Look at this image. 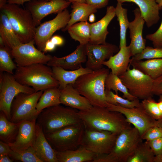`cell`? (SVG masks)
I'll list each match as a JSON object with an SVG mask.
<instances>
[{
  "label": "cell",
  "instance_id": "6da1fadb",
  "mask_svg": "<svg viewBox=\"0 0 162 162\" xmlns=\"http://www.w3.org/2000/svg\"><path fill=\"white\" fill-rule=\"evenodd\" d=\"M85 128L94 130H106L119 134L132 128L124 116L118 112L106 107L92 106L78 111Z\"/></svg>",
  "mask_w": 162,
  "mask_h": 162
},
{
  "label": "cell",
  "instance_id": "7a4b0ae2",
  "mask_svg": "<svg viewBox=\"0 0 162 162\" xmlns=\"http://www.w3.org/2000/svg\"><path fill=\"white\" fill-rule=\"evenodd\" d=\"M110 72L104 68L93 70L79 76L73 86L92 106L106 107L105 81Z\"/></svg>",
  "mask_w": 162,
  "mask_h": 162
},
{
  "label": "cell",
  "instance_id": "3957f363",
  "mask_svg": "<svg viewBox=\"0 0 162 162\" xmlns=\"http://www.w3.org/2000/svg\"><path fill=\"white\" fill-rule=\"evenodd\" d=\"M14 75L18 82L32 87L35 92L59 86L58 82L53 76L52 68L43 64L17 65Z\"/></svg>",
  "mask_w": 162,
  "mask_h": 162
},
{
  "label": "cell",
  "instance_id": "277c9868",
  "mask_svg": "<svg viewBox=\"0 0 162 162\" xmlns=\"http://www.w3.org/2000/svg\"><path fill=\"white\" fill-rule=\"evenodd\" d=\"M81 122L78 111L60 105L44 109L40 113L36 119V123L41 127L44 134Z\"/></svg>",
  "mask_w": 162,
  "mask_h": 162
},
{
  "label": "cell",
  "instance_id": "5b68a950",
  "mask_svg": "<svg viewBox=\"0 0 162 162\" xmlns=\"http://www.w3.org/2000/svg\"><path fill=\"white\" fill-rule=\"evenodd\" d=\"M139 131L135 127L124 130L118 135L111 152L97 155L93 162H127L136 148L143 141Z\"/></svg>",
  "mask_w": 162,
  "mask_h": 162
},
{
  "label": "cell",
  "instance_id": "8992f818",
  "mask_svg": "<svg viewBox=\"0 0 162 162\" xmlns=\"http://www.w3.org/2000/svg\"><path fill=\"white\" fill-rule=\"evenodd\" d=\"M19 5L8 3L1 9L7 16L13 29L22 43L34 40L36 27L30 12Z\"/></svg>",
  "mask_w": 162,
  "mask_h": 162
},
{
  "label": "cell",
  "instance_id": "52a82bcc",
  "mask_svg": "<svg viewBox=\"0 0 162 162\" xmlns=\"http://www.w3.org/2000/svg\"><path fill=\"white\" fill-rule=\"evenodd\" d=\"M85 129V126L82 122L44 135L55 151L73 150L81 145Z\"/></svg>",
  "mask_w": 162,
  "mask_h": 162
},
{
  "label": "cell",
  "instance_id": "ba28073f",
  "mask_svg": "<svg viewBox=\"0 0 162 162\" xmlns=\"http://www.w3.org/2000/svg\"><path fill=\"white\" fill-rule=\"evenodd\" d=\"M43 92L40 91L31 94L21 93L17 94L11 104L10 121L18 123L37 119L40 112L37 111L36 106Z\"/></svg>",
  "mask_w": 162,
  "mask_h": 162
},
{
  "label": "cell",
  "instance_id": "9c48e42d",
  "mask_svg": "<svg viewBox=\"0 0 162 162\" xmlns=\"http://www.w3.org/2000/svg\"><path fill=\"white\" fill-rule=\"evenodd\" d=\"M32 87L18 82L14 75L0 72V111L10 119V107L14 98L21 93L31 94L35 92Z\"/></svg>",
  "mask_w": 162,
  "mask_h": 162
},
{
  "label": "cell",
  "instance_id": "30bf717a",
  "mask_svg": "<svg viewBox=\"0 0 162 162\" xmlns=\"http://www.w3.org/2000/svg\"><path fill=\"white\" fill-rule=\"evenodd\" d=\"M119 77L130 93L142 100L152 98L153 80L150 77L134 68H130Z\"/></svg>",
  "mask_w": 162,
  "mask_h": 162
},
{
  "label": "cell",
  "instance_id": "8fae6325",
  "mask_svg": "<svg viewBox=\"0 0 162 162\" xmlns=\"http://www.w3.org/2000/svg\"><path fill=\"white\" fill-rule=\"evenodd\" d=\"M118 134L106 130H94L85 128L81 145L97 155L110 153Z\"/></svg>",
  "mask_w": 162,
  "mask_h": 162
},
{
  "label": "cell",
  "instance_id": "7c38bea8",
  "mask_svg": "<svg viewBox=\"0 0 162 162\" xmlns=\"http://www.w3.org/2000/svg\"><path fill=\"white\" fill-rule=\"evenodd\" d=\"M67 9L57 14L53 19L41 23L36 27L34 40L37 49L43 52L46 42L57 31L64 28L70 19Z\"/></svg>",
  "mask_w": 162,
  "mask_h": 162
},
{
  "label": "cell",
  "instance_id": "4fadbf2b",
  "mask_svg": "<svg viewBox=\"0 0 162 162\" xmlns=\"http://www.w3.org/2000/svg\"><path fill=\"white\" fill-rule=\"evenodd\" d=\"M34 39L28 42L21 43L13 48L11 54L17 66H26L37 63L47 64L52 56L46 55L34 46Z\"/></svg>",
  "mask_w": 162,
  "mask_h": 162
},
{
  "label": "cell",
  "instance_id": "5bb4252c",
  "mask_svg": "<svg viewBox=\"0 0 162 162\" xmlns=\"http://www.w3.org/2000/svg\"><path fill=\"white\" fill-rule=\"evenodd\" d=\"M106 108L122 114L126 121L138 130L141 138L149 128L155 125L156 120L150 116L140 105L133 108H127L107 102Z\"/></svg>",
  "mask_w": 162,
  "mask_h": 162
},
{
  "label": "cell",
  "instance_id": "9a60e30c",
  "mask_svg": "<svg viewBox=\"0 0 162 162\" xmlns=\"http://www.w3.org/2000/svg\"><path fill=\"white\" fill-rule=\"evenodd\" d=\"M71 3L65 0H32L27 2L26 9L31 13L36 27L45 16L58 14L66 9Z\"/></svg>",
  "mask_w": 162,
  "mask_h": 162
},
{
  "label": "cell",
  "instance_id": "2e32d148",
  "mask_svg": "<svg viewBox=\"0 0 162 162\" xmlns=\"http://www.w3.org/2000/svg\"><path fill=\"white\" fill-rule=\"evenodd\" d=\"M85 50L88 58L86 67L94 70L103 68V62L117 52L119 48L115 44L107 43L99 45L89 43L85 45Z\"/></svg>",
  "mask_w": 162,
  "mask_h": 162
},
{
  "label": "cell",
  "instance_id": "e0dca14e",
  "mask_svg": "<svg viewBox=\"0 0 162 162\" xmlns=\"http://www.w3.org/2000/svg\"><path fill=\"white\" fill-rule=\"evenodd\" d=\"M133 12L134 19L133 21L130 22L128 27L131 39L129 46L132 57L142 51L146 47V41L142 36L145 20L139 8H135Z\"/></svg>",
  "mask_w": 162,
  "mask_h": 162
},
{
  "label": "cell",
  "instance_id": "ac0fdd59",
  "mask_svg": "<svg viewBox=\"0 0 162 162\" xmlns=\"http://www.w3.org/2000/svg\"><path fill=\"white\" fill-rule=\"evenodd\" d=\"M85 45L80 44L70 54L62 57L52 56L47 63L50 67H59L67 70H74L80 68L86 62Z\"/></svg>",
  "mask_w": 162,
  "mask_h": 162
},
{
  "label": "cell",
  "instance_id": "d6986e66",
  "mask_svg": "<svg viewBox=\"0 0 162 162\" xmlns=\"http://www.w3.org/2000/svg\"><path fill=\"white\" fill-rule=\"evenodd\" d=\"M18 123L19 132L16 139L13 143L8 144L14 151L26 149L31 146L35 136L36 119Z\"/></svg>",
  "mask_w": 162,
  "mask_h": 162
},
{
  "label": "cell",
  "instance_id": "ffe728a7",
  "mask_svg": "<svg viewBox=\"0 0 162 162\" xmlns=\"http://www.w3.org/2000/svg\"><path fill=\"white\" fill-rule=\"evenodd\" d=\"M116 16L115 8L113 6H109L104 17L98 22L90 24V43L99 45L106 43V38L109 33L108 26Z\"/></svg>",
  "mask_w": 162,
  "mask_h": 162
},
{
  "label": "cell",
  "instance_id": "44dd1931",
  "mask_svg": "<svg viewBox=\"0 0 162 162\" xmlns=\"http://www.w3.org/2000/svg\"><path fill=\"white\" fill-rule=\"evenodd\" d=\"M32 146L42 162H58L55 151L47 140L41 127L37 123L35 138Z\"/></svg>",
  "mask_w": 162,
  "mask_h": 162
},
{
  "label": "cell",
  "instance_id": "7402d4cb",
  "mask_svg": "<svg viewBox=\"0 0 162 162\" xmlns=\"http://www.w3.org/2000/svg\"><path fill=\"white\" fill-rule=\"evenodd\" d=\"M60 90L61 104L79 110L88 109L93 106L87 99L74 88L72 84L68 85Z\"/></svg>",
  "mask_w": 162,
  "mask_h": 162
},
{
  "label": "cell",
  "instance_id": "603a6c76",
  "mask_svg": "<svg viewBox=\"0 0 162 162\" xmlns=\"http://www.w3.org/2000/svg\"><path fill=\"white\" fill-rule=\"evenodd\" d=\"M131 56L129 46H123L119 49L116 54L111 56L103 64L110 69L112 74L119 76L127 70L130 65Z\"/></svg>",
  "mask_w": 162,
  "mask_h": 162
},
{
  "label": "cell",
  "instance_id": "cb8c5ba5",
  "mask_svg": "<svg viewBox=\"0 0 162 162\" xmlns=\"http://www.w3.org/2000/svg\"><path fill=\"white\" fill-rule=\"evenodd\" d=\"M122 4L124 2H132L139 7L142 16L148 28L157 23L160 20L159 10L155 0H116Z\"/></svg>",
  "mask_w": 162,
  "mask_h": 162
},
{
  "label": "cell",
  "instance_id": "d4e9b609",
  "mask_svg": "<svg viewBox=\"0 0 162 162\" xmlns=\"http://www.w3.org/2000/svg\"><path fill=\"white\" fill-rule=\"evenodd\" d=\"M53 76L58 82V88L60 90L68 85H73L77 79L80 76L91 72L93 70L82 66L74 70H67L59 67H52Z\"/></svg>",
  "mask_w": 162,
  "mask_h": 162
},
{
  "label": "cell",
  "instance_id": "484cf974",
  "mask_svg": "<svg viewBox=\"0 0 162 162\" xmlns=\"http://www.w3.org/2000/svg\"><path fill=\"white\" fill-rule=\"evenodd\" d=\"M55 151L58 162H92L97 155L82 145L75 150Z\"/></svg>",
  "mask_w": 162,
  "mask_h": 162
},
{
  "label": "cell",
  "instance_id": "4316f807",
  "mask_svg": "<svg viewBox=\"0 0 162 162\" xmlns=\"http://www.w3.org/2000/svg\"><path fill=\"white\" fill-rule=\"evenodd\" d=\"M72 3L70 19L66 26L62 29L63 32L67 30L70 26L78 22L87 21L90 15L97 11L96 8L86 3Z\"/></svg>",
  "mask_w": 162,
  "mask_h": 162
},
{
  "label": "cell",
  "instance_id": "83f0119b",
  "mask_svg": "<svg viewBox=\"0 0 162 162\" xmlns=\"http://www.w3.org/2000/svg\"><path fill=\"white\" fill-rule=\"evenodd\" d=\"M0 38L3 41L4 46L10 51L22 43L13 29L7 16L2 11L0 15Z\"/></svg>",
  "mask_w": 162,
  "mask_h": 162
},
{
  "label": "cell",
  "instance_id": "f1b7e54d",
  "mask_svg": "<svg viewBox=\"0 0 162 162\" xmlns=\"http://www.w3.org/2000/svg\"><path fill=\"white\" fill-rule=\"evenodd\" d=\"M130 65L154 80L162 75V58L131 62Z\"/></svg>",
  "mask_w": 162,
  "mask_h": 162
},
{
  "label": "cell",
  "instance_id": "f546056e",
  "mask_svg": "<svg viewBox=\"0 0 162 162\" xmlns=\"http://www.w3.org/2000/svg\"><path fill=\"white\" fill-rule=\"evenodd\" d=\"M19 123L9 120L2 112L0 113V140L10 144L14 142L19 132Z\"/></svg>",
  "mask_w": 162,
  "mask_h": 162
},
{
  "label": "cell",
  "instance_id": "4dcf8cb0",
  "mask_svg": "<svg viewBox=\"0 0 162 162\" xmlns=\"http://www.w3.org/2000/svg\"><path fill=\"white\" fill-rule=\"evenodd\" d=\"M90 24L86 22L75 23L68 29L71 38L80 44L86 45L90 40Z\"/></svg>",
  "mask_w": 162,
  "mask_h": 162
},
{
  "label": "cell",
  "instance_id": "1f68e13d",
  "mask_svg": "<svg viewBox=\"0 0 162 162\" xmlns=\"http://www.w3.org/2000/svg\"><path fill=\"white\" fill-rule=\"evenodd\" d=\"M60 90L58 88H51L45 90L40 98L36 106L40 112L44 109L60 105Z\"/></svg>",
  "mask_w": 162,
  "mask_h": 162
},
{
  "label": "cell",
  "instance_id": "d6a6232c",
  "mask_svg": "<svg viewBox=\"0 0 162 162\" xmlns=\"http://www.w3.org/2000/svg\"><path fill=\"white\" fill-rule=\"evenodd\" d=\"M105 87L106 89L114 91L117 94H118V91L122 92L123 94V97L130 100H133L137 98L130 93L119 76L111 72L106 78Z\"/></svg>",
  "mask_w": 162,
  "mask_h": 162
},
{
  "label": "cell",
  "instance_id": "836d02e7",
  "mask_svg": "<svg viewBox=\"0 0 162 162\" xmlns=\"http://www.w3.org/2000/svg\"><path fill=\"white\" fill-rule=\"evenodd\" d=\"M155 155L147 141H142L137 147L127 162H154Z\"/></svg>",
  "mask_w": 162,
  "mask_h": 162
},
{
  "label": "cell",
  "instance_id": "e575fe53",
  "mask_svg": "<svg viewBox=\"0 0 162 162\" xmlns=\"http://www.w3.org/2000/svg\"><path fill=\"white\" fill-rule=\"evenodd\" d=\"M122 4L117 2L115 8L116 15L120 26L119 49L122 47L127 46L126 33L128 28L129 22L128 16L127 9L123 8Z\"/></svg>",
  "mask_w": 162,
  "mask_h": 162
},
{
  "label": "cell",
  "instance_id": "d590c367",
  "mask_svg": "<svg viewBox=\"0 0 162 162\" xmlns=\"http://www.w3.org/2000/svg\"><path fill=\"white\" fill-rule=\"evenodd\" d=\"M105 93L106 101L111 104L119 105L127 108H133L139 106V99L136 98L133 100H130L114 93L111 90L105 89Z\"/></svg>",
  "mask_w": 162,
  "mask_h": 162
},
{
  "label": "cell",
  "instance_id": "8d00e7d4",
  "mask_svg": "<svg viewBox=\"0 0 162 162\" xmlns=\"http://www.w3.org/2000/svg\"><path fill=\"white\" fill-rule=\"evenodd\" d=\"M11 51L4 46H0V71L14 75L17 65L13 61Z\"/></svg>",
  "mask_w": 162,
  "mask_h": 162
},
{
  "label": "cell",
  "instance_id": "74e56055",
  "mask_svg": "<svg viewBox=\"0 0 162 162\" xmlns=\"http://www.w3.org/2000/svg\"><path fill=\"white\" fill-rule=\"evenodd\" d=\"M8 155L14 160L23 162H42L37 156L32 146L23 150H11Z\"/></svg>",
  "mask_w": 162,
  "mask_h": 162
},
{
  "label": "cell",
  "instance_id": "f35d334b",
  "mask_svg": "<svg viewBox=\"0 0 162 162\" xmlns=\"http://www.w3.org/2000/svg\"><path fill=\"white\" fill-rule=\"evenodd\" d=\"M140 106L154 119L157 120L162 118V112L158 107L157 102L152 97L142 100Z\"/></svg>",
  "mask_w": 162,
  "mask_h": 162
},
{
  "label": "cell",
  "instance_id": "ab89813d",
  "mask_svg": "<svg viewBox=\"0 0 162 162\" xmlns=\"http://www.w3.org/2000/svg\"><path fill=\"white\" fill-rule=\"evenodd\" d=\"M160 58H162V48L147 46L141 52L133 56L130 62L142 59Z\"/></svg>",
  "mask_w": 162,
  "mask_h": 162
},
{
  "label": "cell",
  "instance_id": "60d3db41",
  "mask_svg": "<svg viewBox=\"0 0 162 162\" xmlns=\"http://www.w3.org/2000/svg\"><path fill=\"white\" fill-rule=\"evenodd\" d=\"M146 38L152 41L154 47L162 48V20L157 30L153 33L146 35Z\"/></svg>",
  "mask_w": 162,
  "mask_h": 162
},
{
  "label": "cell",
  "instance_id": "b9f144b4",
  "mask_svg": "<svg viewBox=\"0 0 162 162\" xmlns=\"http://www.w3.org/2000/svg\"><path fill=\"white\" fill-rule=\"evenodd\" d=\"M162 137V129L155 125L149 128L142 136L143 140L149 141Z\"/></svg>",
  "mask_w": 162,
  "mask_h": 162
},
{
  "label": "cell",
  "instance_id": "7bdbcfd3",
  "mask_svg": "<svg viewBox=\"0 0 162 162\" xmlns=\"http://www.w3.org/2000/svg\"><path fill=\"white\" fill-rule=\"evenodd\" d=\"M147 142L155 156L162 154V137Z\"/></svg>",
  "mask_w": 162,
  "mask_h": 162
},
{
  "label": "cell",
  "instance_id": "ee69618b",
  "mask_svg": "<svg viewBox=\"0 0 162 162\" xmlns=\"http://www.w3.org/2000/svg\"><path fill=\"white\" fill-rule=\"evenodd\" d=\"M152 92L153 95H162V75L153 80Z\"/></svg>",
  "mask_w": 162,
  "mask_h": 162
},
{
  "label": "cell",
  "instance_id": "f6af8a7d",
  "mask_svg": "<svg viewBox=\"0 0 162 162\" xmlns=\"http://www.w3.org/2000/svg\"><path fill=\"white\" fill-rule=\"evenodd\" d=\"M109 0H85V3L100 9L106 7L108 4Z\"/></svg>",
  "mask_w": 162,
  "mask_h": 162
},
{
  "label": "cell",
  "instance_id": "bcb514c9",
  "mask_svg": "<svg viewBox=\"0 0 162 162\" xmlns=\"http://www.w3.org/2000/svg\"><path fill=\"white\" fill-rule=\"evenodd\" d=\"M11 151L8 144L0 141V155H9Z\"/></svg>",
  "mask_w": 162,
  "mask_h": 162
},
{
  "label": "cell",
  "instance_id": "7dc6e473",
  "mask_svg": "<svg viewBox=\"0 0 162 162\" xmlns=\"http://www.w3.org/2000/svg\"><path fill=\"white\" fill-rule=\"evenodd\" d=\"M50 39L56 46H61L63 44L64 42L63 38L58 35L54 36L52 37Z\"/></svg>",
  "mask_w": 162,
  "mask_h": 162
},
{
  "label": "cell",
  "instance_id": "c3c4849f",
  "mask_svg": "<svg viewBox=\"0 0 162 162\" xmlns=\"http://www.w3.org/2000/svg\"><path fill=\"white\" fill-rule=\"evenodd\" d=\"M56 46L50 39L46 42L43 52H45L52 51L55 49Z\"/></svg>",
  "mask_w": 162,
  "mask_h": 162
},
{
  "label": "cell",
  "instance_id": "681fc988",
  "mask_svg": "<svg viewBox=\"0 0 162 162\" xmlns=\"http://www.w3.org/2000/svg\"><path fill=\"white\" fill-rule=\"evenodd\" d=\"M14 160L11 158L8 155H0V162H12Z\"/></svg>",
  "mask_w": 162,
  "mask_h": 162
},
{
  "label": "cell",
  "instance_id": "f907efd6",
  "mask_svg": "<svg viewBox=\"0 0 162 162\" xmlns=\"http://www.w3.org/2000/svg\"><path fill=\"white\" fill-rule=\"evenodd\" d=\"M32 0H8L7 3L10 4H14L18 5H22L24 3L27 2ZM50 1L51 0H46Z\"/></svg>",
  "mask_w": 162,
  "mask_h": 162
},
{
  "label": "cell",
  "instance_id": "816d5d0a",
  "mask_svg": "<svg viewBox=\"0 0 162 162\" xmlns=\"http://www.w3.org/2000/svg\"><path fill=\"white\" fill-rule=\"evenodd\" d=\"M159 99L157 102V104L158 107L162 112V95H160L159 96Z\"/></svg>",
  "mask_w": 162,
  "mask_h": 162
},
{
  "label": "cell",
  "instance_id": "f5cc1de1",
  "mask_svg": "<svg viewBox=\"0 0 162 162\" xmlns=\"http://www.w3.org/2000/svg\"><path fill=\"white\" fill-rule=\"evenodd\" d=\"M154 162H162V154L155 156Z\"/></svg>",
  "mask_w": 162,
  "mask_h": 162
},
{
  "label": "cell",
  "instance_id": "db71d44e",
  "mask_svg": "<svg viewBox=\"0 0 162 162\" xmlns=\"http://www.w3.org/2000/svg\"><path fill=\"white\" fill-rule=\"evenodd\" d=\"M155 125L161 128L162 129V118L156 121Z\"/></svg>",
  "mask_w": 162,
  "mask_h": 162
},
{
  "label": "cell",
  "instance_id": "11a10c76",
  "mask_svg": "<svg viewBox=\"0 0 162 162\" xmlns=\"http://www.w3.org/2000/svg\"><path fill=\"white\" fill-rule=\"evenodd\" d=\"M95 20V16L94 14H92L89 16V20L91 22H94Z\"/></svg>",
  "mask_w": 162,
  "mask_h": 162
},
{
  "label": "cell",
  "instance_id": "9f6ffc18",
  "mask_svg": "<svg viewBox=\"0 0 162 162\" xmlns=\"http://www.w3.org/2000/svg\"><path fill=\"white\" fill-rule=\"evenodd\" d=\"M72 3L74 2L85 3V0H65Z\"/></svg>",
  "mask_w": 162,
  "mask_h": 162
},
{
  "label": "cell",
  "instance_id": "6f0895ef",
  "mask_svg": "<svg viewBox=\"0 0 162 162\" xmlns=\"http://www.w3.org/2000/svg\"><path fill=\"white\" fill-rule=\"evenodd\" d=\"M8 0H0V9L7 2Z\"/></svg>",
  "mask_w": 162,
  "mask_h": 162
},
{
  "label": "cell",
  "instance_id": "680465c9",
  "mask_svg": "<svg viewBox=\"0 0 162 162\" xmlns=\"http://www.w3.org/2000/svg\"><path fill=\"white\" fill-rule=\"evenodd\" d=\"M158 5L160 10L162 9V0H155Z\"/></svg>",
  "mask_w": 162,
  "mask_h": 162
}]
</instances>
